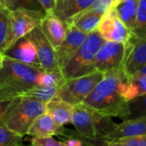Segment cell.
Returning <instances> with one entry per match:
<instances>
[{"mask_svg": "<svg viewBox=\"0 0 146 146\" xmlns=\"http://www.w3.org/2000/svg\"><path fill=\"white\" fill-rule=\"evenodd\" d=\"M128 82L129 75L123 67L108 71L83 104L107 117L127 120L131 114L126 99Z\"/></svg>", "mask_w": 146, "mask_h": 146, "instance_id": "6da1fadb", "label": "cell"}, {"mask_svg": "<svg viewBox=\"0 0 146 146\" xmlns=\"http://www.w3.org/2000/svg\"><path fill=\"white\" fill-rule=\"evenodd\" d=\"M0 102L22 97L38 85V77L44 72L34 66L0 54Z\"/></svg>", "mask_w": 146, "mask_h": 146, "instance_id": "7a4b0ae2", "label": "cell"}, {"mask_svg": "<svg viewBox=\"0 0 146 146\" xmlns=\"http://www.w3.org/2000/svg\"><path fill=\"white\" fill-rule=\"evenodd\" d=\"M46 112V104L27 97L1 102L0 124L21 136L27 134L33 121Z\"/></svg>", "mask_w": 146, "mask_h": 146, "instance_id": "3957f363", "label": "cell"}, {"mask_svg": "<svg viewBox=\"0 0 146 146\" xmlns=\"http://www.w3.org/2000/svg\"><path fill=\"white\" fill-rule=\"evenodd\" d=\"M105 42L98 29L89 33L76 53L61 68L64 78L68 80L97 72L96 56Z\"/></svg>", "mask_w": 146, "mask_h": 146, "instance_id": "277c9868", "label": "cell"}, {"mask_svg": "<svg viewBox=\"0 0 146 146\" xmlns=\"http://www.w3.org/2000/svg\"><path fill=\"white\" fill-rule=\"evenodd\" d=\"M72 124L78 133L88 139L103 140L112 133L118 124L85 104L74 106Z\"/></svg>", "mask_w": 146, "mask_h": 146, "instance_id": "5b68a950", "label": "cell"}, {"mask_svg": "<svg viewBox=\"0 0 146 146\" xmlns=\"http://www.w3.org/2000/svg\"><path fill=\"white\" fill-rule=\"evenodd\" d=\"M104 77V73L97 71L88 75L68 80L59 88L55 98L74 106L82 104Z\"/></svg>", "mask_w": 146, "mask_h": 146, "instance_id": "8992f818", "label": "cell"}, {"mask_svg": "<svg viewBox=\"0 0 146 146\" xmlns=\"http://www.w3.org/2000/svg\"><path fill=\"white\" fill-rule=\"evenodd\" d=\"M5 10L12 26L15 42L39 27L47 13L27 9H17L15 11Z\"/></svg>", "mask_w": 146, "mask_h": 146, "instance_id": "52a82bcc", "label": "cell"}, {"mask_svg": "<svg viewBox=\"0 0 146 146\" xmlns=\"http://www.w3.org/2000/svg\"><path fill=\"white\" fill-rule=\"evenodd\" d=\"M98 29L106 41L126 43L133 34L119 17L114 7H111L103 15Z\"/></svg>", "mask_w": 146, "mask_h": 146, "instance_id": "ba28073f", "label": "cell"}, {"mask_svg": "<svg viewBox=\"0 0 146 146\" xmlns=\"http://www.w3.org/2000/svg\"><path fill=\"white\" fill-rule=\"evenodd\" d=\"M124 44L125 55L122 67L128 75H132L146 65V37L140 38L132 34Z\"/></svg>", "mask_w": 146, "mask_h": 146, "instance_id": "9c48e42d", "label": "cell"}, {"mask_svg": "<svg viewBox=\"0 0 146 146\" xmlns=\"http://www.w3.org/2000/svg\"><path fill=\"white\" fill-rule=\"evenodd\" d=\"M31 39L35 44L38 59L43 70L45 73H51L61 70L56 56V50L45 37L40 26L29 33Z\"/></svg>", "mask_w": 146, "mask_h": 146, "instance_id": "30bf717a", "label": "cell"}, {"mask_svg": "<svg viewBox=\"0 0 146 146\" xmlns=\"http://www.w3.org/2000/svg\"><path fill=\"white\" fill-rule=\"evenodd\" d=\"M125 55L124 43L106 41L96 56V68L98 71L106 73L122 67Z\"/></svg>", "mask_w": 146, "mask_h": 146, "instance_id": "8fae6325", "label": "cell"}, {"mask_svg": "<svg viewBox=\"0 0 146 146\" xmlns=\"http://www.w3.org/2000/svg\"><path fill=\"white\" fill-rule=\"evenodd\" d=\"M3 54L43 70L38 59L36 45L31 39L29 34L18 39Z\"/></svg>", "mask_w": 146, "mask_h": 146, "instance_id": "7c38bea8", "label": "cell"}, {"mask_svg": "<svg viewBox=\"0 0 146 146\" xmlns=\"http://www.w3.org/2000/svg\"><path fill=\"white\" fill-rule=\"evenodd\" d=\"M87 33L79 30L73 25H68L67 35L56 50L57 61L60 68L76 53L87 37Z\"/></svg>", "mask_w": 146, "mask_h": 146, "instance_id": "4fadbf2b", "label": "cell"}, {"mask_svg": "<svg viewBox=\"0 0 146 146\" xmlns=\"http://www.w3.org/2000/svg\"><path fill=\"white\" fill-rule=\"evenodd\" d=\"M40 27L52 46L57 50L67 35L68 24L59 18L54 11H50L42 20Z\"/></svg>", "mask_w": 146, "mask_h": 146, "instance_id": "5bb4252c", "label": "cell"}, {"mask_svg": "<svg viewBox=\"0 0 146 146\" xmlns=\"http://www.w3.org/2000/svg\"><path fill=\"white\" fill-rule=\"evenodd\" d=\"M146 135V115L126 120L122 123L118 124L116 129L102 141L110 142L123 138Z\"/></svg>", "mask_w": 146, "mask_h": 146, "instance_id": "9a60e30c", "label": "cell"}, {"mask_svg": "<svg viewBox=\"0 0 146 146\" xmlns=\"http://www.w3.org/2000/svg\"><path fill=\"white\" fill-rule=\"evenodd\" d=\"M62 133L63 127L58 126L45 112L33 121L28 130L27 135L34 138H46Z\"/></svg>", "mask_w": 146, "mask_h": 146, "instance_id": "2e32d148", "label": "cell"}, {"mask_svg": "<svg viewBox=\"0 0 146 146\" xmlns=\"http://www.w3.org/2000/svg\"><path fill=\"white\" fill-rule=\"evenodd\" d=\"M96 0H66L56 2L54 13L69 25L71 20L92 6Z\"/></svg>", "mask_w": 146, "mask_h": 146, "instance_id": "e0dca14e", "label": "cell"}, {"mask_svg": "<svg viewBox=\"0 0 146 146\" xmlns=\"http://www.w3.org/2000/svg\"><path fill=\"white\" fill-rule=\"evenodd\" d=\"M74 110V105L60 99L54 98L46 104V113L61 127L72 123Z\"/></svg>", "mask_w": 146, "mask_h": 146, "instance_id": "ac0fdd59", "label": "cell"}, {"mask_svg": "<svg viewBox=\"0 0 146 146\" xmlns=\"http://www.w3.org/2000/svg\"><path fill=\"white\" fill-rule=\"evenodd\" d=\"M103 15L88 10L87 9L79 15H75L70 21L69 25L74 26L79 30L89 34L98 29Z\"/></svg>", "mask_w": 146, "mask_h": 146, "instance_id": "d6986e66", "label": "cell"}, {"mask_svg": "<svg viewBox=\"0 0 146 146\" xmlns=\"http://www.w3.org/2000/svg\"><path fill=\"white\" fill-rule=\"evenodd\" d=\"M139 1L140 0H126L114 7L119 17L132 33L136 26Z\"/></svg>", "mask_w": 146, "mask_h": 146, "instance_id": "ffe728a7", "label": "cell"}, {"mask_svg": "<svg viewBox=\"0 0 146 146\" xmlns=\"http://www.w3.org/2000/svg\"><path fill=\"white\" fill-rule=\"evenodd\" d=\"M0 9V54H3L15 43V40L6 10L3 8Z\"/></svg>", "mask_w": 146, "mask_h": 146, "instance_id": "44dd1931", "label": "cell"}, {"mask_svg": "<svg viewBox=\"0 0 146 146\" xmlns=\"http://www.w3.org/2000/svg\"><path fill=\"white\" fill-rule=\"evenodd\" d=\"M146 94V75L135 73L129 75L128 88L126 93L127 102Z\"/></svg>", "mask_w": 146, "mask_h": 146, "instance_id": "7402d4cb", "label": "cell"}, {"mask_svg": "<svg viewBox=\"0 0 146 146\" xmlns=\"http://www.w3.org/2000/svg\"><path fill=\"white\" fill-rule=\"evenodd\" d=\"M60 87L52 86H37L27 92L22 97L30 98L44 104H48L55 98Z\"/></svg>", "mask_w": 146, "mask_h": 146, "instance_id": "603a6c76", "label": "cell"}, {"mask_svg": "<svg viewBox=\"0 0 146 146\" xmlns=\"http://www.w3.org/2000/svg\"><path fill=\"white\" fill-rule=\"evenodd\" d=\"M0 7L9 11L27 9L46 12L38 0H0Z\"/></svg>", "mask_w": 146, "mask_h": 146, "instance_id": "cb8c5ba5", "label": "cell"}, {"mask_svg": "<svg viewBox=\"0 0 146 146\" xmlns=\"http://www.w3.org/2000/svg\"><path fill=\"white\" fill-rule=\"evenodd\" d=\"M66 81L67 80L64 78L61 70L51 73L42 72L38 75L37 80L38 86H52L58 87L63 86Z\"/></svg>", "mask_w": 146, "mask_h": 146, "instance_id": "d4e9b609", "label": "cell"}, {"mask_svg": "<svg viewBox=\"0 0 146 146\" xmlns=\"http://www.w3.org/2000/svg\"><path fill=\"white\" fill-rule=\"evenodd\" d=\"M22 145V136L0 124V146H20Z\"/></svg>", "mask_w": 146, "mask_h": 146, "instance_id": "484cf974", "label": "cell"}, {"mask_svg": "<svg viewBox=\"0 0 146 146\" xmlns=\"http://www.w3.org/2000/svg\"><path fill=\"white\" fill-rule=\"evenodd\" d=\"M133 34L140 38L146 37V0L139 1L136 26Z\"/></svg>", "mask_w": 146, "mask_h": 146, "instance_id": "4316f807", "label": "cell"}, {"mask_svg": "<svg viewBox=\"0 0 146 146\" xmlns=\"http://www.w3.org/2000/svg\"><path fill=\"white\" fill-rule=\"evenodd\" d=\"M128 105L131 114L127 120L146 115V94L129 101Z\"/></svg>", "mask_w": 146, "mask_h": 146, "instance_id": "83f0119b", "label": "cell"}, {"mask_svg": "<svg viewBox=\"0 0 146 146\" xmlns=\"http://www.w3.org/2000/svg\"><path fill=\"white\" fill-rule=\"evenodd\" d=\"M105 146H146V135L120 139L107 142Z\"/></svg>", "mask_w": 146, "mask_h": 146, "instance_id": "f1b7e54d", "label": "cell"}, {"mask_svg": "<svg viewBox=\"0 0 146 146\" xmlns=\"http://www.w3.org/2000/svg\"><path fill=\"white\" fill-rule=\"evenodd\" d=\"M113 0H96L95 3L87 9L98 15H104L111 8Z\"/></svg>", "mask_w": 146, "mask_h": 146, "instance_id": "f546056e", "label": "cell"}, {"mask_svg": "<svg viewBox=\"0 0 146 146\" xmlns=\"http://www.w3.org/2000/svg\"><path fill=\"white\" fill-rule=\"evenodd\" d=\"M31 144L33 146H67L66 143L56 140L52 137L46 138H34L31 139Z\"/></svg>", "mask_w": 146, "mask_h": 146, "instance_id": "4dcf8cb0", "label": "cell"}, {"mask_svg": "<svg viewBox=\"0 0 146 146\" xmlns=\"http://www.w3.org/2000/svg\"><path fill=\"white\" fill-rule=\"evenodd\" d=\"M38 2L41 3L46 12L53 11L56 5V0H38Z\"/></svg>", "mask_w": 146, "mask_h": 146, "instance_id": "1f68e13d", "label": "cell"}, {"mask_svg": "<svg viewBox=\"0 0 146 146\" xmlns=\"http://www.w3.org/2000/svg\"><path fill=\"white\" fill-rule=\"evenodd\" d=\"M81 136H82V135H81ZM82 137L84 138V139H81V140H82V142H83V145H82V146H105L106 145V143H105L104 145H98V144H97V142H98V140L96 143H94V141H95L96 139H88V138H86V137H84V136H82Z\"/></svg>", "mask_w": 146, "mask_h": 146, "instance_id": "d6a6232c", "label": "cell"}, {"mask_svg": "<svg viewBox=\"0 0 146 146\" xmlns=\"http://www.w3.org/2000/svg\"><path fill=\"white\" fill-rule=\"evenodd\" d=\"M136 73H138V74H145L146 75V65L145 66H144V67H142L141 68H139ZM135 74V73H134Z\"/></svg>", "mask_w": 146, "mask_h": 146, "instance_id": "836d02e7", "label": "cell"}, {"mask_svg": "<svg viewBox=\"0 0 146 146\" xmlns=\"http://www.w3.org/2000/svg\"><path fill=\"white\" fill-rule=\"evenodd\" d=\"M123 1H126V0H114V1H113V4H112L111 7H115L117 4H119L120 3H121V2H123Z\"/></svg>", "mask_w": 146, "mask_h": 146, "instance_id": "e575fe53", "label": "cell"}, {"mask_svg": "<svg viewBox=\"0 0 146 146\" xmlns=\"http://www.w3.org/2000/svg\"><path fill=\"white\" fill-rule=\"evenodd\" d=\"M20 146H33V145L32 144H30L29 145H20Z\"/></svg>", "mask_w": 146, "mask_h": 146, "instance_id": "d590c367", "label": "cell"}, {"mask_svg": "<svg viewBox=\"0 0 146 146\" xmlns=\"http://www.w3.org/2000/svg\"><path fill=\"white\" fill-rule=\"evenodd\" d=\"M56 2H62V1H66V0H56Z\"/></svg>", "mask_w": 146, "mask_h": 146, "instance_id": "8d00e7d4", "label": "cell"}]
</instances>
